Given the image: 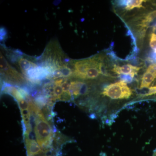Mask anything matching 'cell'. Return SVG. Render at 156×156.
I'll return each instance as SVG.
<instances>
[{
	"label": "cell",
	"mask_w": 156,
	"mask_h": 156,
	"mask_svg": "<svg viewBox=\"0 0 156 156\" xmlns=\"http://www.w3.org/2000/svg\"><path fill=\"white\" fill-rule=\"evenodd\" d=\"M105 58L101 55L70 62L73 77L81 80L98 79L101 75L107 76Z\"/></svg>",
	"instance_id": "1"
},
{
	"label": "cell",
	"mask_w": 156,
	"mask_h": 156,
	"mask_svg": "<svg viewBox=\"0 0 156 156\" xmlns=\"http://www.w3.org/2000/svg\"><path fill=\"white\" fill-rule=\"evenodd\" d=\"M28 100L34 120V132L37 142L43 150H47L52 144L54 138L53 129L39 106L30 98Z\"/></svg>",
	"instance_id": "2"
},
{
	"label": "cell",
	"mask_w": 156,
	"mask_h": 156,
	"mask_svg": "<svg viewBox=\"0 0 156 156\" xmlns=\"http://www.w3.org/2000/svg\"><path fill=\"white\" fill-rule=\"evenodd\" d=\"M3 92L13 96L19 105L23 120L25 128V132H31L32 127L30 120L32 117L31 111L29 102L22 93L16 87L11 85H6L3 89Z\"/></svg>",
	"instance_id": "3"
},
{
	"label": "cell",
	"mask_w": 156,
	"mask_h": 156,
	"mask_svg": "<svg viewBox=\"0 0 156 156\" xmlns=\"http://www.w3.org/2000/svg\"><path fill=\"white\" fill-rule=\"evenodd\" d=\"M101 94L103 97L111 100H127L134 95L133 90L127 83L122 80L107 85L104 87Z\"/></svg>",
	"instance_id": "4"
},
{
	"label": "cell",
	"mask_w": 156,
	"mask_h": 156,
	"mask_svg": "<svg viewBox=\"0 0 156 156\" xmlns=\"http://www.w3.org/2000/svg\"><path fill=\"white\" fill-rule=\"evenodd\" d=\"M0 66L1 74L9 82L17 84H23L25 82V78L23 76L8 63L2 53Z\"/></svg>",
	"instance_id": "5"
},
{
	"label": "cell",
	"mask_w": 156,
	"mask_h": 156,
	"mask_svg": "<svg viewBox=\"0 0 156 156\" xmlns=\"http://www.w3.org/2000/svg\"><path fill=\"white\" fill-rule=\"evenodd\" d=\"M89 85L84 81L76 80H71L69 95L71 98H76L80 96H85L89 93Z\"/></svg>",
	"instance_id": "6"
},
{
	"label": "cell",
	"mask_w": 156,
	"mask_h": 156,
	"mask_svg": "<svg viewBox=\"0 0 156 156\" xmlns=\"http://www.w3.org/2000/svg\"><path fill=\"white\" fill-rule=\"evenodd\" d=\"M141 68L142 67L140 66H134L130 64L120 66L115 64L112 69L111 71L119 76H130L134 78Z\"/></svg>",
	"instance_id": "7"
},
{
	"label": "cell",
	"mask_w": 156,
	"mask_h": 156,
	"mask_svg": "<svg viewBox=\"0 0 156 156\" xmlns=\"http://www.w3.org/2000/svg\"><path fill=\"white\" fill-rule=\"evenodd\" d=\"M25 76L30 82L38 83L44 78H49L50 73L45 68L37 66L30 69Z\"/></svg>",
	"instance_id": "8"
},
{
	"label": "cell",
	"mask_w": 156,
	"mask_h": 156,
	"mask_svg": "<svg viewBox=\"0 0 156 156\" xmlns=\"http://www.w3.org/2000/svg\"><path fill=\"white\" fill-rule=\"evenodd\" d=\"M156 78V63L150 65L143 75L140 89L148 88Z\"/></svg>",
	"instance_id": "9"
},
{
	"label": "cell",
	"mask_w": 156,
	"mask_h": 156,
	"mask_svg": "<svg viewBox=\"0 0 156 156\" xmlns=\"http://www.w3.org/2000/svg\"><path fill=\"white\" fill-rule=\"evenodd\" d=\"M23 134L27 156H36L43 152L44 150L37 141L30 137V133H26Z\"/></svg>",
	"instance_id": "10"
},
{
	"label": "cell",
	"mask_w": 156,
	"mask_h": 156,
	"mask_svg": "<svg viewBox=\"0 0 156 156\" xmlns=\"http://www.w3.org/2000/svg\"><path fill=\"white\" fill-rule=\"evenodd\" d=\"M147 2L144 0H129L117 2V6L121 8L124 12H130L135 9H144V3Z\"/></svg>",
	"instance_id": "11"
},
{
	"label": "cell",
	"mask_w": 156,
	"mask_h": 156,
	"mask_svg": "<svg viewBox=\"0 0 156 156\" xmlns=\"http://www.w3.org/2000/svg\"><path fill=\"white\" fill-rule=\"evenodd\" d=\"M17 62L19 68L24 75L31 69L38 66L36 63L31 61L27 57H20Z\"/></svg>",
	"instance_id": "12"
},
{
	"label": "cell",
	"mask_w": 156,
	"mask_h": 156,
	"mask_svg": "<svg viewBox=\"0 0 156 156\" xmlns=\"http://www.w3.org/2000/svg\"><path fill=\"white\" fill-rule=\"evenodd\" d=\"M64 100V93L60 85L54 84L53 88V97L52 100Z\"/></svg>",
	"instance_id": "13"
},
{
	"label": "cell",
	"mask_w": 156,
	"mask_h": 156,
	"mask_svg": "<svg viewBox=\"0 0 156 156\" xmlns=\"http://www.w3.org/2000/svg\"><path fill=\"white\" fill-rule=\"evenodd\" d=\"M149 44L153 50H156V34L153 33L151 34Z\"/></svg>",
	"instance_id": "14"
},
{
	"label": "cell",
	"mask_w": 156,
	"mask_h": 156,
	"mask_svg": "<svg viewBox=\"0 0 156 156\" xmlns=\"http://www.w3.org/2000/svg\"><path fill=\"white\" fill-rule=\"evenodd\" d=\"M156 94V86H154V87H151L149 88L147 92L144 95V96H151L155 95Z\"/></svg>",
	"instance_id": "15"
},
{
	"label": "cell",
	"mask_w": 156,
	"mask_h": 156,
	"mask_svg": "<svg viewBox=\"0 0 156 156\" xmlns=\"http://www.w3.org/2000/svg\"><path fill=\"white\" fill-rule=\"evenodd\" d=\"M148 58L151 61L156 62V50L151 53Z\"/></svg>",
	"instance_id": "16"
}]
</instances>
